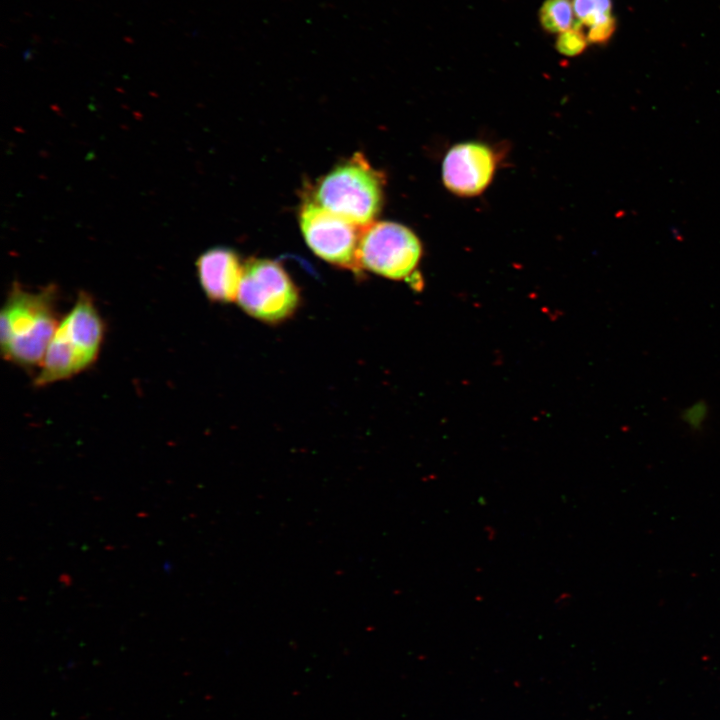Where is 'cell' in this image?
I'll return each instance as SVG.
<instances>
[{"instance_id": "6", "label": "cell", "mask_w": 720, "mask_h": 720, "mask_svg": "<svg viewBox=\"0 0 720 720\" xmlns=\"http://www.w3.org/2000/svg\"><path fill=\"white\" fill-rule=\"evenodd\" d=\"M304 239L315 255L336 267L361 273L358 251L363 228L307 202L299 214Z\"/></svg>"}, {"instance_id": "3", "label": "cell", "mask_w": 720, "mask_h": 720, "mask_svg": "<svg viewBox=\"0 0 720 720\" xmlns=\"http://www.w3.org/2000/svg\"><path fill=\"white\" fill-rule=\"evenodd\" d=\"M314 197L321 207L365 228L382 207L383 178L361 154H355L321 179Z\"/></svg>"}, {"instance_id": "2", "label": "cell", "mask_w": 720, "mask_h": 720, "mask_svg": "<svg viewBox=\"0 0 720 720\" xmlns=\"http://www.w3.org/2000/svg\"><path fill=\"white\" fill-rule=\"evenodd\" d=\"M104 335V321L92 297L81 291L49 343L34 385L42 387L67 380L91 367Z\"/></svg>"}, {"instance_id": "10", "label": "cell", "mask_w": 720, "mask_h": 720, "mask_svg": "<svg viewBox=\"0 0 720 720\" xmlns=\"http://www.w3.org/2000/svg\"><path fill=\"white\" fill-rule=\"evenodd\" d=\"M574 16L572 0H545L539 11L541 26L550 33L571 29L577 22Z\"/></svg>"}, {"instance_id": "8", "label": "cell", "mask_w": 720, "mask_h": 720, "mask_svg": "<svg viewBox=\"0 0 720 720\" xmlns=\"http://www.w3.org/2000/svg\"><path fill=\"white\" fill-rule=\"evenodd\" d=\"M198 280L205 296L214 303L229 304L237 300L244 263L232 249L215 247L206 250L196 261Z\"/></svg>"}, {"instance_id": "12", "label": "cell", "mask_w": 720, "mask_h": 720, "mask_svg": "<svg viewBox=\"0 0 720 720\" xmlns=\"http://www.w3.org/2000/svg\"><path fill=\"white\" fill-rule=\"evenodd\" d=\"M707 414V408L703 403H696L685 410L683 418L691 427L698 429Z\"/></svg>"}, {"instance_id": "11", "label": "cell", "mask_w": 720, "mask_h": 720, "mask_svg": "<svg viewBox=\"0 0 720 720\" xmlns=\"http://www.w3.org/2000/svg\"><path fill=\"white\" fill-rule=\"evenodd\" d=\"M587 43L588 40L583 27L576 22L571 29L559 34L556 48L563 55L576 56L583 52Z\"/></svg>"}, {"instance_id": "7", "label": "cell", "mask_w": 720, "mask_h": 720, "mask_svg": "<svg viewBox=\"0 0 720 720\" xmlns=\"http://www.w3.org/2000/svg\"><path fill=\"white\" fill-rule=\"evenodd\" d=\"M497 162L496 152L488 144L475 141L456 144L443 159V183L458 196L479 195L491 183Z\"/></svg>"}, {"instance_id": "5", "label": "cell", "mask_w": 720, "mask_h": 720, "mask_svg": "<svg viewBox=\"0 0 720 720\" xmlns=\"http://www.w3.org/2000/svg\"><path fill=\"white\" fill-rule=\"evenodd\" d=\"M361 269L391 280H407L422 257V244L408 227L389 221L363 228L360 238Z\"/></svg>"}, {"instance_id": "1", "label": "cell", "mask_w": 720, "mask_h": 720, "mask_svg": "<svg viewBox=\"0 0 720 720\" xmlns=\"http://www.w3.org/2000/svg\"><path fill=\"white\" fill-rule=\"evenodd\" d=\"M57 288L48 285L37 291L11 286L0 313L2 357L19 367L40 366L60 323Z\"/></svg>"}, {"instance_id": "4", "label": "cell", "mask_w": 720, "mask_h": 720, "mask_svg": "<svg viewBox=\"0 0 720 720\" xmlns=\"http://www.w3.org/2000/svg\"><path fill=\"white\" fill-rule=\"evenodd\" d=\"M236 302L252 318L279 325L296 314L302 298L296 283L280 263L251 258L244 263Z\"/></svg>"}, {"instance_id": "9", "label": "cell", "mask_w": 720, "mask_h": 720, "mask_svg": "<svg viewBox=\"0 0 720 720\" xmlns=\"http://www.w3.org/2000/svg\"><path fill=\"white\" fill-rule=\"evenodd\" d=\"M572 4L577 22L588 28V42L600 44L612 36L616 21L611 0H572Z\"/></svg>"}]
</instances>
